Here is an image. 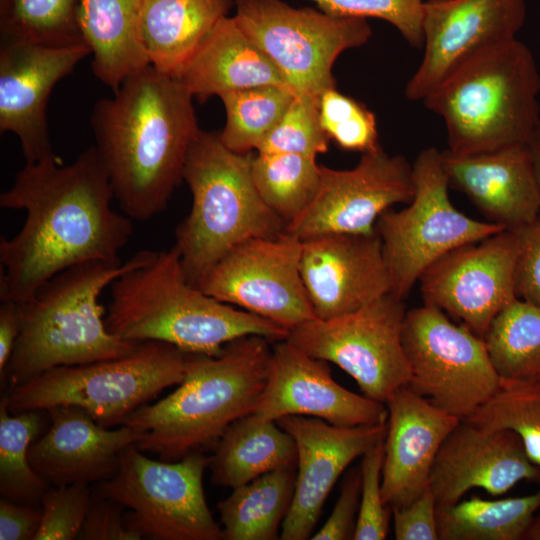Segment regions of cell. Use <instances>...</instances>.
Here are the masks:
<instances>
[{"label": "cell", "instance_id": "7c38bea8", "mask_svg": "<svg viewBox=\"0 0 540 540\" xmlns=\"http://www.w3.org/2000/svg\"><path fill=\"white\" fill-rule=\"evenodd\" d=\"M406 312L403 300L387 293L354 312L300 324L286 340L313 358L336 364L365 396L386 404L412 378L402 340Z\"/></svg>", "mask_w": 540, "mask_h": 540}, {"label": "cell", "instance_id": "7402d4cb", "mask_svg": "<svg viewBox=\"0 0 540 540\" xmlns=\"http://www.w3.org/2000/svg\"><path fill=\"white\" fill-rule=\"evenodd\" d=\"M523 480L540 484V467L515 432L461 420L437 453L429 488L437 506H446L459 502L471 489L500 496Z\"/></svg>", "mask_w": 540, "mask_h": 540}, {"label": "cell", "instance_id": "ffe728a7", "mask_svg": "<svg viewBox=\"0 0 540 540\" xmlns=\"http://www.w3.org/2000/svg\"><path fill=\"white\" fill-rule=\"evenodd\" d=\"M300 273L314 314L321 320L354 312L390 293L377 232L302 240Z\"/></svg>", "mask_w": 540, "mask_h": 540}, {"label": "cell", "instance_id": "d590c367", "mask_svg": "<svg viewBox=\"0 0 540 540\" xmlns=\"http://www.w3.org/2000/svg\"><path fill=\"white\" fill-rule=\"evenodd\" d=\"M78 0H4L1 41L50 46L84 43L76 20Z\"/></svg>", "mask_w": 540, "mask_h": 540}, {"label": "cell", "instance_id": "9c48e42d", "mask_svg": "<svg viewBox=\"0 0 540 540\" xmlns=\"http://www.w3.org/2000/svg\"><path fill=\"white\" fill-rule=\"evenodd\" d=\"M441 156L435 147L418 154L412 165V200L399 211L386 210L375 226L389 273L390 293L402 300L423 272L443 255L505 230L472 219L454 207Z\"/></svg>", "mask_w": 540, "mask_h": 540}, {"label": "cell", "instance_id": "f907efd6", "mask_svg": "<svg viewBox=\"0 0 540 540\" xmlns=\"http://www.w3.org/2000/svg\"><path fill=\"white\" fill-rule=\"evenodd\" d=\"M524 539L540 540V514L537 515L529 527Z\"/></svg>", "mask_w": 540, "mask_h": 540}, {"label": "cell", "instance_id": "5b68a950", "mask_svg": "<svg viewBox=\"0 0 540 540\" xmlns=\"http://www.w3.org/2000/svg\"><path fill=\"white\" fill-rule=\"evenodd\" d=\"M154 252L138 251L124 263L90 261L72 266L18 303L19 335L3 377L15 386L59 366L116 358L135 350L140 342L124 340L107 329L100 296Z\"/></svg>", "mask_w": 540, "mask_h": 540}, {"label": "cell", "instance_id": "f1b7e54d", "mask_svg": "<svg viewBox=\"0 0 540 540\" xmlns=\"http://www.w3.org/2000/svg\"><path fill=\"white\" fill-rule=\"evenodd\" d=\"M296 462L293 437L277 421L252 412L223 432L209 468L212 483L233 489Z\"/></svg>", "mask_w": 540, "mask_h": 540}, {"label": "cell", "instance_id": "9a60e30c", "mask_svg": "<svg viewBox=\"0 0 540 540\" xmlns=\"http://www.w3.org/2000/svg\"><path fill=\"white\" fill-rule=\"evenodd\" d=\"M413 195L412 165L379 145L362 153L352 169L321 165L315 197L285 231L300 240L326 234H373L382 213L395 204L409 203Z\"/></svg>", "mask_w": 540, "mask_h": 540}, {"label": "cell", "instance_id": "1f68e13d", "mask_svg": "<svg viewBox=\"0 0 540 540\" xmlns=\"http://www.w3.org/2000/svg\"><path fill=\"white\" fill-rule=\"evenodd\" d=\"M483 340L500 379H540L539 306L515 298L495 316Z\"/></svg>", "mask_w": 540, "mask_h": 540}, {"label": "cell", "instance_id": "30bf717a", "mask_svg": "<svg viewBox=\"0 0 540 540\" xmlns=\"http://www.w3.org/2000/svg\"><path fill=\"white\" fill-rule=\"evenodd\" d=\"M141 452L137 445L125 449L116 473L96 483L93 495L131 509L126 523L142 537L224 540L203 488L210 457L196 451L177 461H163Z\"/></svg>", "mask_w": 540, "mask_h": 540}, {"label": "cell", "instance_id": "7bdbcfd3", "mask_svg": "<svg viewBox=\"0 0 540 540\" xmlns=\"http://www.w3.org/2000/svg\"><path fill=\"white\" fill-rule=\"evenodd\" d=\"M518 236L516 295L540 307V215L515 231Z\"/></svg>", "mask_w": 540, "mask_h": 540}, {"label": "cell", "instance_id": "4fadbf2b", "mask_svg": "<svg viewBox=\"0 0 540 540\" xmlns=\"http://www.w3.org/2000/svg\"><path fill=\"white\" fill-rule=\"evenodd\" d=\"M402 340L412 373L408 387L460 420L500 387L483 338L433 305L406 312Z\"/></svg>", "mask_w": 540, "mask_h": 540}, {"label": "cell", "instance_id": "74e56055", "mask_svg": "<svg viewBox=\"0 0 540 540\" xmlns=\"http://www.w3.org/2000/svg\"><path fill=\"white\" fill-rule=\"evenodd\" d=\"M319 116L325 133L341 149L364 153L379 146L375 115L336 87L320 96Z\"/></svg>", "mask_w": 540, "mask_h": 540}, {"label": "cell", "instance_id": "6da1fadb", "mask_svg": "<svg viewBox=\"0 0 540 540\" xmlns=\"http://www.w3.org/2000/svg\"><path fill=\"white\" fill-rule=\"evenodd\" d=\"M113 199L95 146L68 165L58 156L25 162L0 195L2 208L26 214L15 236L0 239V300L23 302L78 264L121 261L134 225L112 208Z\"/></svg>", "mask_w": 540, "mask_h": 540}, {"label": "cell", "instance_id": "52a82bcc", "mask_svg": "<svg viewBox=\"0 0 540 540\" xmlns=\"http://www.w3.org/2000/svg\"><path fill=\"white\" fill-rule=\"evenodd\" d=\"M252 158L251 153L231 151L211 132L201 131L189 149L183 180L193 201L176 228L174 245L194 286L237 245L285 231V222L256 189Z\"/></svg>", "mask_w": 540, "mask_h": 540}, {"label": "cell", "instance_id": "ab89813d", "mask_svg": "<svg viewBox=\"0 0 540 540\" xmlns=\"http://www.w3.org/2000/svg\"><path fill=\"white\" fill-rule=\"evenodd\" d=\"M92 500L88 484L50 485L41 499L42 519L34 540L78 539Z\"/></svg>", "mask_w": 540, "mask_h": 540}, {"label": "cell", "instance_id": "5bb4252c", "mask_svg": "<svg viewBox=\"0 0 540 540\" xmlns=\"http://www.w3.org/2000/svg\"><path fill=\"white\" fill-rule=\"evenodd\" d=\"M301 248L302 240L286 231L249 239L218 260L196 287L290 331L316 318L300 273Z\"/></svg>", "mask_w": 540, "mask_h": 540}, {"label": "cell", "instance_id": "8992f818", "mask_svg": "<svg viewBox=\"0 0 540 540\" xmlns=\"http://www.w3.org/2000/svg\"><path fill=\"white\" fill-rule=\"evenodd\" d=\"M540 73L517 38L451 72L422 102L445 124L448 151L473 155L526 145L540 119Z\"/></svg>", "mask_w": 540, "mask_h": 540}, {"label": "cell", "instance_id": "4dcf8cb0", "mask_svg": "<svg viewBox=\"0 0 540 540\" xmlns=\"http://www.w3.org/2000/svg\"><path fill=\"white\" fill-rule=\"evenodd\" d=\"M540 509V489L497 500L479 497L437 506L439 540H521Z\"/></svg>", "mask_w": 540, "mask_h": 540}, {"label": "cell", "instance_id": "ba28073f", "mask_svg": "<svg viewBox=\"0 0 540 540\" xmlns=\"http://www.w3.org/2000/svg\"><path fill=\"white\" fill-rule=\"evenodd\" d=\"M190 353L159 341L140 342L129 354L86 364L59 366L6 394L11 414L63 405L83 409L112 428L168 387L185 378Z\"/></svg>", "mask_w": 540, "mask_h": 540}, {"label": "cell", "instance_id": "ac0fdd59", "mask_svg": "<svg viewBox=\"0 0 540 540\" xmlns=\"http://www.w3.org/2000/svg\"><path fill=\"white\" fill-rule=\"evenodd\" d=\"M89 54L85 43L50 46L1 41L0 131L17 136L25 162L57 157L46 115L49 95Z\"/></svg>", "mask_w": 540, "mask_h": 540}, {"label": "cell", "instance_id": "83f0119b", "mask_svg": "<svg viewBox=\"0 0 540 540\" xmlns=\"http://www.w3.org/2000/svg\"><path fill=\"white\" fill-rule=\"evenodd\" d=\"M230 6L231 0H145L141 38L150 65L178 79Z\"/></svg>", "mask_w": 540, "mask_h": 540}, {"label": "cell", "instance_id": "8d00e7d4", "mask_svg": "<svg viewBox=\"0 0 540 540\" xmlns=\"http://www.w3.org/2000/svg\"><path fill=\"white\" fill-rule=\"evenodd\" d=\"M468 420L489 429L515 432L528 457L540 467V382L500 379L497 392Z\"/></svg>", "mask_w": 540, "mask_h": 540}, {"label": "cell", "instance_id": "4316f807", "mask_svg": "<svg viewBox=\"0 0 540 540\" xmlns=\"http://www.w3.org/2000/svg\"><path fill=\"white\" fill-rule=\"evenodd\" d=\"M145 0H78L76 20L90 48L92 71L114 92L150 65L141 38Z\"/></svg>", "mask_w": 540, "mask_h": 540}, {"label": "cell", "instance_id": "d6986e66", "mask_svg": "<svg viewBox=\"0 0 540 540\" xmlns=\"http://www.w3.org/2000/svg\"><path fill=\"white\" fill-rule=\"evenodd\" d=\"M277 423L293 437L297 448L295 490L280 539H309L341 474L385 437L387 423L339 427L299 415L281 417Z\"/></svg>", "mask_w": 540, "mask_h": 540}, {"label": "cell", "instance_id": "bcb514c9", "mask_svg": "<svg viewBox=\"0 0 540 540\" xmlns=\"http://www.w3.org/2000/svg\"><path fill=\"white\" fill-rule=\"evenodd\" d=\"M124 507L119 503L93 495L84 521L80 540H139L142 535L131 529L122 515Z\"/></svg>", "mask_w": 540, "mask_h": 540}, {"label": "cell", "instance_id": "ee69618b", "mask_svg": "<svg viewBox=\"0 0 540 540\" xmlns=\"http://www.w3.org/2000/svg\"><path fill=\"white\" fill-rule=\"evenodd\" d=\"M361 496L360 467L350 470L341 486L339 497L324 525L312 535L313 540L353 539Z\"/></svg>", "mask_w": 540, "mask_h": 540}, {"label": "cell", "instance_id": "603a6c76", "mask_svg": "<svg viewBox=\"0 0 540 540\" xmlns=\"http://www.w3.org/2000/svg\"><path fill=\"white\" fill-rule=\"evenodd\" d=\"M49 430L29 447V461L49 485L99 483L119 468L122 452L145 436L139 428L100 425L83 409L57 405L46 410Z\"/></svg>", "mask_w": 540, "mask_h": 540}, {"label": "cell", "instance_id": "3957f363", "mask_svg": "<svg viewBox=\"0 0 540 540\" xmlns=\"http://www.w3.org/2000/svg\"><path fill=\"white\" fill-rule=\"evenodd\" d=\"M107 329L132 342L159 341L190 354L215 356L241 337L285 340L289 330L238 310L192 285L175 245L155 251L111 284Z\"/></svg>", "mask_w": 540, "mask_h": 540}, {"label": "cell", "instance_id": "d6a6232c", "mask_svg": "<svg viewBox=\"0 0 540 540\" xmlns=\"http://www.w3.org/2000/svg\"><path fill=\"white\" fill-rule=\"evenodd\" d=\"M251 171L261 198L286 226L311 203L321 180L316 158L297 154L257 152Z\"/></svg>", "mask_w": 540, "mask_h": 540}, {"label": "cell", "instance_id": "60d3db41", "mask_svg": "<svg viewBox=\"0 0 540 540\" xmlns=\"http://www.w3.org/2000/svg\"><path fill=\"white\" fill-rule=\"evenodd\" d=\"M337 16L377 18L394 26L413 47L423 46V12L426 0H309Z\"/></svg>", "mask_w": 540, "mask_h": 540}, {"label": "cell", "instance_id": "f35d334b", "mask_svg": "<svg viewBox=\"0 0 540 540\" xmlns=\"http://www.w3.org/2000/svg\"><path fill=\"white\" fill-rule=\"evenodd\" d=\"M329 137L321 126L319 102L297 96L257 148L258 153H289L316 158L327 152Z\"/></svg>", "mask_w": 540, "mask_h": 540}, {"label": "cell", "instance_id": "e575fe53", "mask_svg": "<svg viewBox=\"0 0 540 540\" xmlns=\"http://www.w3.org/2000/svg\"><path fill=\"white\" fill-rule=\"evenodd\" d=\"M40 410L11 414L6 395L0 401V493L19 504L40 507L50 486L33 469L29 447L41 428Z\"/></svg>", "mask_w": 540, "mask_h": 540}, {"label": "cell", "instance_id": "681fc988", "mask_svg": "<svg viewBox=\"0 0 540 540\" xmlns=\"http://www.w3.org/2000/svg\"><path fill=\"white\" fill-rule=\"evenodd\" d=\"M526 148L540 196V119L526 143Z\"/></svg>", "mask_w": 540, "mask_h": 540}, {"label": "cell", "instance_id": "f6af8a7d", "mask_svg": "<svg viewBox=\"0 0 540 540\" xmlns=\"http://www.w3.org/2000/svg\"><path fill=\"white\" fill-rule=\"evenodd\" d=\"M397 540H439L437 504L428 487L409 505L392 509Z\"/></svg>", "mask_w": 540, "mask_h": 540}, {"label": "cell", "instance_id": "816d5d0a", "mask_svg": "<svg viewBox=\"0 0 540 540\" xmlns=\"http://www.w3.org/2000/svg\"><path fill=\"white\" fill-rule=\"evenodd\" d=\"M537 381H539V382H540V379H539V380H537Z\"/></svg>", "mask_w": 540, "mask_h": 540}, {"label": "cell", "instance_id": "484cf974", "mask_svg": "<svg viewBox=\"0 0 540 540\" xmlns=\"http://www.w3.org/2000/svg\"><path fill=\"white\" fill-rule=\"evenodd\" d=\"M178 80L199 101L256 86L288 85L274 62L228 15L210 30Z\"/></svg>", "mask_w": 540, "mask_h": 540}, {"label": "cell", "instance_id": "8fae6325", "mask_svg": "<svg viewBox=\"0 0 540 540\" xmlns=\"http://www.w3.org/2000/svg\"><path fill=\"white\" fill-rule=\"evenodd\" d=\"M241 30L274 62L297 96L319 102L335 87L333 65L344 51L368 42L367 19L294 8L283 0H235Z\"/></svg>", "mask_w": 540, "mask_h": 540}, {"label": "cell", "instance_id": "836d02e7", "mask_svg": "<svg viewBox=\"0 0 540 540\" xmlns=\"http://www.w3.org/2000/svg\"><path fill=\"white\" fill-rule=\"evenodd\" d=\"M295 97L288 85H263L221 94L226 112L225 126L218 134L221 142L240 154L257 150Z\"/></svg>", "mask_w": 540, "mask_h": 540}, {"label": "cell", "instance_id": "277c9868", "mask_svg": "<svg viewBox=\"0 0 540 540\" xmlns=\"http://www.w3.org/2000/svg\"><path fill=\"white\" fill-rule=\"evenodd\" d=\"M270 342L249 335L227 343L215 356L190 354L178 388L125 419L123 425L145 432L137 447L160 460L177 461L217 442L230 424L259 404L269 378Z\"/></svg>", "mask_w": 540, "mask_h": 540}, {"label": "cell", "instance_id": "2e32d148", "mask_svg": "<svg viewBox=\"0 0 540 540\" xmlns=\"http://www.w3.org/2000/svg\"><path fill=\"white\" fill-rule=\"evenodd\" d=\"M518 247L517 233L502 230L449 251L418 281L424 303L483 338L495 316L517 298Z\"/></svg>", "mask_w": 540, "mask_h": 540}, {"label": "cell", "instance_id": "f546056e", "mask_svg": "<svg viewBox=\"0 0 540 540\" xmlns=\"http://www.w3.org/2000/svg\"><path fill=\"white\" fill-rule=\"evenodd\" d=\"M296 463L233 488L218 503L224 540H275L293 500Z\"/></svg>", "mask_w": 540, "mask_h": 540}, {"label": "cell", "instance_id": "d4e9b609", "mask_svg": "<svg viewBox=\"0 0 540 540\" xmlns=\"http://www.w3.org/2000/svg\"><path fill=\"white\" fill-rule=\"evenodd\" d=\"M449 185L465 194L488 222L517 231L540 215V196L526 145L456 155L442 152Z\"/></svg>", "mask_w": 540, "mask_h": 540}, {"label": "cell", "instance_id": "cb8c5ba5", "mask_svg": "<svg viewBox=\"0 0 540 540\" xmlns=\"http://www.w3.org/2000/svg\"><path fill=\"white\" fill-rule=\"evenodd\" d=\"M385 405L382 493L392 510L409 505L429 487L437 453L461 420L408 386L397 390Z\"/></svg>", "mask_w": 540, "mask_h": 540}, {"label": "cell", "instance_id": "c3c4849f", "mask_svg": "<svg viewBox=\"0 0 540 540\" xmlns=\"http://www.w3.org/2000/svg\"><path fill=\"white\" fill-rule=\"evenodd\" d=\"M18 303L3 300L0 305V376H4L19 335Z\"/></svg>", "mask_w": 540, "mask_h": 540}, {"label": "cell", "instance_id": "44dd1931", "mask_svg": "<svg viewBox=\"0 0 540 540\" xmlns=\"http://www.w3.org/2000/svg\"><path fill=\"white\" fill-rule=\"evenodd\" d=\"M254 412L275 421L314 417L339 427L384 424L388 416L385 404L347 390L333 379L327 361L286 339L272 348L268 382Z\"/></svg>", "mask_w": 540, "mask_h": 540}, {"label": "cell", "instance_id": "7dc6e473", "mask_svg": "<svg viewBox=\"0 0 540 540\" xmlns=\"http://www.w3.org/2000/svg\"><path fill=\"white\" fill-rule=\"evenodd\" d=\"M41 507L0 500V540H34L41 524Z\"/></svg>", "mask_w": 540, "mask_h": 540}, {"label": "cell", "instance_id": "e0dca14e", "mask_svg": "<svg viewBox=\"0 0 540 540\" xmlns=\"http://www.w3.org/2000/svg\"><path fill=\"white\" fill-rule=\"evenodd\" d=\"M526 15L525 0H426L424 54L405 96L422 101L468 59L515 39Z\"/></svg>", "mask_w": 540, "mask_h": 540}, {"label": "cell", "instance_id": "b9f144b4", "mask_svg": "<svg viewBox=\"0 0 540 540\" xmlns=\"http://www.w3.org/2000/svg\"><path fill=\"white\" fill-rule=\"evenodd\" d=\"M384 439L362 456L361 496L354 540H383L389 532L392 510L382 493Z\"/></svg>", "mask_w": 540, "mask_h": 540}, {"label": "cell", "instance_id": "7a4b0ae2", "mask_svg": "<svg viewBox=\"0 0 540 540\" xmlns=\"http://www.w3.org/2000/svg\"><path fill=\"white\" fill-rule=\"evenodd\" d=\"M193 97L151 65L125 79L90 116L95 149L122 212L146 221L168 205L200 132Z\"/></svg>", "mask_w": 540, "mask_h": 540}]
</instances>
